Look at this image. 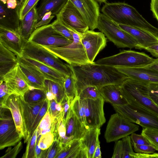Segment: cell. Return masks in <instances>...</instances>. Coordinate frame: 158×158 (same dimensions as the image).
<instances>
[{"instance_id": "cell-1", "label": "cell", "mask_w": 158, "mask_h": 158, "mask_svg": "<svg viewBox=\"0 0 158 158\" xmlns=\"http://www.w3.org/2000/svg\"><path fill=\"white\" fill-rule=\"evenodd\" d=\"M69 65L75 80L76 96L86 87H100L110 84L121 85L128 78L115 67L98 64L94 62L85 65Z\"/></svg>"}, {"instance_id": "cell-2", "label": "cell", "mask_w": 158, "mask_h": 158, "mask_svg": "<svg viewBox=\"0 0 158 158\" xmlns=\"http://www.w3.org/2000/svg\"><path fill=\"white\" fill-rule=\"evenodd\" d=\"M102 13L118 24L142 28L158 35V28L148 22L133 6L124 2H106Z\"/></svg>"}, {"instance_id": "cell-3", "label": "cell", "mask_w": 158, "mask_h": 158, "mask_svg": "<svg viewBox=\"0 0 158 158\" xmlns=\"http://www.w3.org/2000/svg\"><path fill=\"white\" fill-rule=\"evenodd\" d=\"M126 99L128 102L127 104L112 105L116 112L143 128L158 130V114L134 100Z\"/></svg>"}, {"instance_id": "cell-4", "label": "cell", "mask_w": 158, "mask_h": 158, "mask_svg": "<svg viewBox=\"0 0 158 158\" xmlns=\"http://www.w3.org/2000/svg\"><path fill=\"white\" fill-rule=\"evenodd\" d=\"M68 28L70 30L73 36L72 43L62 47H44L69 64L81 65L93 63L89 61L81 42L82 33L71 28Z\"/></svg>"}, {"instance_id": "cell-5", "label": "cell", "mask_w": 158, "mask_h": 158, "mask_svg": "<svg viewBox=\"0 0 158 158\" xmlns=\"http://www.w3.org/2000/svg\"><path fill=\"white\" fill-rule=\"evenodd\" d=\"M97 28L118 48H136L138 46L133 37L102 13L98 17Z\"/></svg>"}, {"instance_id": "cell-6", "label": "cell", "mask_w": 158, "mask_h": 158, "mask_svg": "<svg viewBox=\"0 0 158 158\" xmlns=\"http://www.w3.org/2000/svg\"><path fill=\"white\" fill-rule=\"evenodd\" d=\"M23 55L50 66L65 76L72 72L68 64L64 63L61 59L44 47L30 42H24Z\"/></svg>"}, {"instance_id": "cell-7", "label": "cell", "mask_w": 158, "mask_h": 158, "mask_svg": "<svg viewBox=\"0 0 158 158\" xmlns=\"http://www.w3.org/2000/svg\"><path fill=\"white\" fill-rule=\"evenodd\" d=\"M155 60L147 54L131 50H123L111 56L94 62L97 64L114 67H140L148 65Z\"/></svg>"}, {"instance_id": "cell-8", "label": "cell", "mask_w": 158, "mask_h": 158, "mask_svg": "<svg viewBox=\"0 0 158 158\" xmlns=\"http://www.w3.org/2000/svg\"><path fill=\"white\" fill-rule=\"evenodd\" d=\"M148 85L128 78L120 86L125 98L134 100L158 114V106L148 96Z\"/></svg>"}, {"instance_id": "cell-9", "label": "cell", "mask_w": 158, "mask_h": 158, "mask_svg": "<svg viewBox=\"0 0 158 158\" xmlns=\"http://www.w3.org/2000/svg\"><path fill=\"white\" fill-rule=\"evenodd\" d=\"M139 127L138 125L116 112L110 118L105 132V138L107 143L116 141L137 131Z\"/></svg>"}, {"instance_id": "cell-10", "label": "cell", "mask_w": 158, "mask_h": 158, "mask_svg": "<svg viewBox=\"0 0 158 158\" xmlns=\"http://www.w3.org/2000/svg\"><path fill=\"white\" fill-rule=\"evenodd\" d=\"M0 149L14 146L22 138L18 133L10 110L0 106Z\"/></svg>"}, {"instance_id": "cell-11", "label": "cell", "mask_w": 158, "mask_h": 158, "mask_svg": "<svg viewBox=\"0 0 158 158\" xmlns=\"http://www.w3.org/2000/svg\"><path fill=\"white\" fill-rule=\"evenodd\" d=\"M28 41L43 47H62L73 42L56 31L51 23L36 29L31 35Z\"/></svg>"}, {"instance_id": "cell-12", "label": "cell", "mask_w": 158, "mask_h": 158, "mask_svg": "<svg viewBox=\"0 0 158 158\" xmlns=\"http://www.w3.org/2000/svg\"><path fill=\"white\" fill-rule=\"evenodd\" d=\"M56 16L63 24L77 32L83 33L89 28L81 14L70 0Z\"/></svg>"}, {"instance_id": "cell-13", "label": "cell", "mask_w": 158, "mask_h": 158, "mask_svg": "<svg viewBox=\"0 0 158 158\" xmlns=\"http://www.w3.org/2000/svg\"><path fill=\"white\" fill-rule=\"evenodd\" d=\"M85 125L87 128L100 127L106 122L103 107L105 101L101 96L95 100H83Z\"/></svg>"}, {"instance_id": "cell-14", "label": "cell", "mask_w": 158, "mask_h": 158, "mask_svg": "<svg viewBox=\"0 0 158 158\" xmlns=\"http://www.w3.org/2000/svg\"><path fill=\"white\" fill-rule=\"evenodd\" d=\"M81 41L89 61L94 62L96 56L106 45V38L102 32L88 30L82 33Z\"/></svg>"}, {"instance_id": "cell-15", "label": "cell", "mask_w": 158, "mask_h": 158, "mask_svg": "<svg viewBox=\"0 0 158 158\" xmlns=\"http://www.w3.org/2000/svg\"><path fill=\"white\" fill-rule=\"evenodd\" d=\"M81 14L89 29L97 28L98 21L100 13L99 6L95 0H70Z\"/></svg>"}, {"instance_id": "cell-16", "label": "cell", "mask_w": 158, "mask_h": 158, "mask_svg": "<svg viewBox=\"0 0 158 158\" xmlns=\"http://www.w3.org/2000/svg\"><path fill=\"white\" fill-rule=\"evenodd\" d=\"M8 108L10 110L17 131L23 138L24 143L27 142V133L25 128L19 100V95L13 93L7 98L5 104L0 106Z\"/></svg>"}, {"instance_id": "cell-17", "label": "cell", "mask_w": 158, "mask_h": 158, "mask_svg": "<svg viewBox=\"0 0 158 158\" xmlns=\"http://www.w3.org/2000/svg\"><path fill=\"white\" fill-rule=\"evenodd\" d=\"M18 64L23 76L30 88L44 89L45 77L35 66L17 57Z\"/></svg>"}, {"instance_id": "cell-18", "label": "cell", "mask_w": 158, "mask_h": 158, "mask_svg": "<svg viewBox=\"0 0 158 158\" xmlns=\"http://www.w3.org/2000/svg\"><path fill=\"white\" fill-rule=\"evenodd\" d=\"M0 80L5 81L12 93L23 95L30 88L21 73L18 64L0 78Z\"/></svg>"}, {"instance_id": "cell-19", "label": "cell", "mask_w": 158, "mask_h": 158, "mask_svg": "<svg viewBox=\"0 0 158 158\" xmlns=\"http://www.w3.org/2000/svg\"><path fill=\"white\" fill-rule=\"evenodd\" d=\"M24 43L19 33L0 27V43L17 57H21L23 55Z\"/></svg>"}, {"instance_id": "cell-20", "label": "cell", "mask_w": 158, "mask_h": 158, "mask_svg": "<svg viewBox=\"0 0 158 158\" xmlns=\"http://www.w3.org/2000/svg\"><path fill=\"white\" fill-rule=\"evenodd\" d=\"M115 67L132 79L148 84L158 83V72L154 70L142 67Z\"/></svg>"}, {"instance_id": "cell-21", "label": "cell", "mask_w": 158, "mask_h": 158, "mask_svg": "<svg viewBox=\"0 0 158 158\" xmlns=\"http://www.w3.org/2000/svg\"><path fill=\"white\" fill-rule=\"evenodd\" d=\"M118 25L121 29L127 32L136 40L138 44L136 49H144L145 48L158 43V35L139 28Z\"/></svg>"}, {"instance_id": "cell-22", "label": "cell", "mask_w": 158, "mask_h": 158, "mask_svg": "<svg viewBox=\"0 0 158 158\" xmlns=\"http://www.w3.org/2000/svg\"><path fill=\"white\" fill-rule=\"evenodd\" d=\"M66 136L62 146L75 140H81L87 128L81 123L71 109L65 122Z\"/></svg>"}, {"instance_id": "cell-23", "label": "cell", "mask_w": 158, "mask_h": 158, "mask_svg": "<svg viewBox=\"0 0 158 158\" xmlns=\"http://www.w3.org/2000/svg\"><path fill=\"white\" fill-rule=\"evenodd\" d=\"M0 27L19 33L20 20L19 10L20 6L14 9L8 8L6 4L0 2Z\"/></svg>"}, {"instance_id": "cell-24", "label": "cell", "mask_w": 158, "mask_h": 158, "mask_svg": "<svg viewBox=\"0 0 158 158\" xmlns=\"http://www.w3.org/2000/svg\"><path fill=\"white\" fill-rule=\"evenodd\" d=\"M19 100L27 131V142L31 126L44 101L37 103H28L24 101L21 95H19Z\"/></svg>"}, {"instance_id": "cell-25", "label": "cell", "mask_w": 158, "mask_h": 158, "mask_svg": "<svg viewBox=\"0 0 158 158\" xmlns=\"http://www.w3.org/2000/svg\"><path fill=\"white\" fill-rule=\"evenodd\" d=\"M98 88L105 101L117 106L128 103L122 91L120 85L110 84Z\"/></svg>"}, {"instance_id": "cell-26", "label": "cell", "mask_w": 158, "mask_h": 158, "mask_svg": "<svg viewBox=\"0 0 158 158\" xmlns=\"http://www.w3.org/2000/svg\"><path fill=\"white\" fill-rule=\"evenodd\" d=\"M36 6L33 7L20 21L19 33L24 42L28 41L35 30V27L37 23Z\"/></svg>"}, {"instance_id": "cell-27", "label": "cell", "mask_w": 158, "mask_h": 158, "mask_svg": "<svg viewBox=\"0 0 158 158\" xmlns=\"http://www.w3.org/2000/svg\"><path fill=\"white\" fill-rule=\"evenodd\" d=\"M21 57L36 67L46 78L63 84L65 76L55 69L35 60L23 55Z\"/></svg>"}, {"instance_id": "cell-28", "label": "cell", "mask_w": 158, "mask_h": 158, "mask_svg": "<svg viewBox=\"0 0 158 158\" xmlns=\"http://www.w3.org/2000/svg\"><path fill=\"white\" fill-rule=\"evenodd\" d=\"M68 0H42L39 6L37 8V23L48 12H51L52 15L57 16L65 6Z\"/></svg>"}, {"instance_id": "cell-29", "label": "cell", "mask_w": 158, "mask_h": 158, "mask_svg": "<svg viewBox=\"0 0 158 158\" xmlns=\"http://www.w3.org/2000/svg\"><path fill=\"white\" fill-rule=\"evenodd\" d=\"M17 56L0 43V78L18 64Z\"/></svg>"}, {"instance_id": "cell-30", "label": "cell", "mask_w": 158, "mask_h": 158, "mask_svg": "<svg viewBox=\"0 0 158 158\" xmlns=\"http://www.w3.org/2000/svg\"><path fill=\"white\" fill-rule=\"evenodd\" d=\"M100 129L97 128H87L84 135L81 139V144L86 151L87 158H93L97 143L99 140Z\"/></svg>"}, {"instance_id": "cell-31", "label": "cell", "mask_w": 158, "mask_h": 158, "mask_svg": "<svg viewBox=\"0 0 158 158\" xmlns=\"http://www.w3.org/2000/svg\"><path fill=\"white\" fill-rule=\"evenodd\" d=\"M44 89L48 100L55 99L58 102L61 103L66 98L63 84L45 78Z\"/></svg>"}, {"instance_id": "cell-32", "label": "cell", "mask_w": 158, "mask_h": 158, "mask_svg": "<svg viewBox=\"0 0 158 158\" xmlns=\"http://www.w3.org/2000/svg\"><path fill=\"white\" fill-rule=\"evenodd\" d=\"M22 96L24 101L28 103H37L47 98L44 89L32 88L27 91Z\"/></svg>"}, {"instance_id": "cell-33", "label": "cell", "mask_w": 158, "mask_h": 158, "mask_svg": "<svg viewBox=\"0 0 158 158\" xmlns=\"http://www.w3.org/2000/svg\"><path fill=\"white\" fill-rule=\"evenodd\" d=\"M63 85L66 97L71 104L76 95L75 80L72 71L69 75L65 76Z\"/></svg>"}, {"instance_id": "cell-34", "label": "cell", "mask_w": 158, "mask_h": 158, "mask_svg": "<svg viewBox=\"0 0 158 158\" xmlns=\"http://www.w3.org/2000/svg\"><path fill=\"white\" fill-rule=\"evenodd\" d=\"M81 140H75L63 145L56 158H71L73 155L81 145Z\"/></svg>"}, {"instance_id": "cell-35", "label": "cell", "mask_w": 158, "mask_h": 158, "mask_svg": "<svg viewBox=\"0 0 158 158\" xmlns=\"http://www.w3.org/2000/svg\"><path fill=\"white\" fill-rule=\"evenodd\" d=\"M70 109L80 121L85 126L83 100L76 97L71 102Z\"/></svg>"}, {"instance_id": "cell-36", "label": "cell", "mask_w": 158, "mask_h": 158, "mask_svg": "<svg viewBox=\"0 0 158 158\" xmlns=\"http://www.w3.org/2000/svg\"><path fill=\"white\" fill-rule=\"evenodd\" d=\"M101 96H102L98 87L94 86H89L82 89L76 97H78L81 100H95Z\"/></svg>"}, {"instance_id": "cell-37", "label": "cell", "mask_w": 158, "mask_h": 158, "mask_svg": "<svg viewBox=\"0 0 158 158\" xmlns=\"http://www.w3.org/2000/svg\"><path fill=\"white\" fill-rule=\"evenodd\" d=\"M52 118L48 109L37 129V137L51 131Z\"/></svg>"}, {"instance_id": "cell-38", "label": "cell", "mask_w": 158, "mask_h": 158, "mask_svg": "<svg viewBox=\"0 0 158 158\" xmlns=\"http://www.w3.org/2000/svg\"><path fill=\"white\" fill-rule=\"evenodd\" d=\"M62 148L60 142L58 140L55 139L49 148L43 150L40 158H56Z\"/></svg>"}, {"instance_id": "cell-39", "label": "cell", "mask_w": 158, "mask_h": 158, "mask_svg": "<svg viewBox=\"0 0 158 158\" xmlns=\"http://www.w3.org/2000/svg\"><path fill=\"white\" fill-rule=\"evenodd\" d=\"M37 140L36 130L28 139L25 152L22 158H35V148Z\"/></svg>"}, {"instance_id": "cell-40", "label": "cell", "mask_w": 158, "mask_h": 158, "mask_svg": "<svg viewBox=\"0 0 158 158\" xmlns=\"http://www.w3.org/2000/svg\"><path fill=\"white\" fill-rule=\"evenodd\" d=\"M141 134L158 151V130L143 128Z\"/></svg>"}, {"instance_id": "cell-41", "label": "cell", "mask_w": 158, "mask_h": 158, "mask_svg": "<svg viewBox=\"0 0 158 158\" xmlns=\"http://www.w3.org/2000/svg\"><path fill=\"white\" fill-rule=\"evenodd\" d=\"M48 101L46 98L44 100L42 107L32 124L29 134L28 139L32 136L34 132L36 130L40 122L46 113L48 109Z\"/></svg>"}, {"instance_id": "cell-42", "label": "cell", "mask_w": 158, "mask_h": 158, "mask_svg": "<svg viewBox=\"0 0 158 158\" xmlns=\"http://www.w3.org/2000/svg\"><path fill=\"white\" fill-rule=\"evenodd\" d=\"M54 29L62 36L73 41V37L70 30L57 19L51 23Z\"/></svg>"}, {"instance_id": "cell-43", "label": "cell", "mask_w": 158, "mask_h": 158, "mask_svg": "<svg viewBox=\"0 0 158 158\" xmlns=\"http://www.w3.org/2000/svg\"><path fill=\"white\" fill-rule=\"evenodd\" d=\"M54 140V135L51 131L41 135L38 141L39 146L43 150L49 148Z\"/></svg>"}, {"instance_id": "cell-44", "label": "cell", "mask_w": 158, "mask_h": 158, "mask_svg": "<svg viewBox=\"0 0 158 158\" xmlns=\"http://www.w3.org/2000/svg\"><path fill=\"white\" fill-rule=\"evenodd\" d=\"M123 155L122 158H132L135 153L133 149L130 136L128 135L122 138Z\"/></svg>"}, {"instance_id": "cell-45", "label": "cell", "mask_w": 158, "mask_h": 158, "mask_svg": "<svg viewBox=\"0 0 158 158\" xmlns=\"http://www.w3.org/2000/svg\"><path fill=\"white\" fill-rule=\"evenodd\" d=\"M39 0H24L19 10V17L22 20L26 15L29 11L37 4Z\"/></svg>"}, {"instance_id": "cell-46", "label": "cell", "mask_w": 158, "mask_h": 158, "mask_svg": "<svg viewBox=\"0 0 158 158\" xmlns=\"http://www.w3.org/2000/svg\"><path fill=\"white\" fill-rule=\"evenodd\" d=\"M48 101V109L52 118L63 113V108L61 103L58 102L55 99Z\"/></svg>"}, {"instance_id": "cell-47", "label": "cell", "mask_w": 158, "mask_h": 158, "mask_svg": "<svg viewBox=\"0 0 158 158\" xmlns=\"http://www.w3.org/2000/svg\"><path fill=\"white\" fill-rule=\"evenodd\" d=\"M23 148V143L19 141L12 148L9 147L6 150L5 154L0 158H15Z\"/></svg>"}, {"instance_id": "cell-48", "label": "cell", "mask_w": 158, "mask_h": 158, "mask_svg": "<svg viewBox=\"0 0 158 158\" xmlns=\"http://www.w3.org/2000/svg\"><path fill=\"white\" fill-rule=\"evenodd\" d=\"M0 106L4 105L9 96L12 93L9 89L6 83L0 80Z\"/></svg>"}, {"instance_id": "cell-49", "label": "cell", "mask_w": 158, "mask_h": 158, "mask_svg": "<svg viewBox=\"0 0 158 158\" xmlns=\"http://www.w3.org/2000/svg\"><path fill=\"white\" fill-rule=\"evenodd\" d=\"M134 150L136 153L143 154H152L156 151L155 148L151 145H139L132 144Z\"/></svg>"}, {"instance_id": "cell-50", "label": "cell", "mask_w": 158, "mask_h": 158, "mask_svg": "<svg viewBox=\"0 0 158 158\" xmlns=\"http://www.w3.org/2000/svg\"><path fill=\"white\" fill-rule=\"evenodd\" d=\"M148 96L158 106V83L148 84Z\"/></svg>"}, {"instance_id": "cell-51", "label": "cell", "mask_w": 158, "mask_h": 158, "mask_svg": "<svg viewBox=\"0 0 158 158\" xmlns=\"http://www.w3.org/2000/svg\"><path fill=\"white\" fill-rule=\"evenodd\" d=\"M130 136L132 144L151 145L147 139L142 134H137L134 132L131 134Z\"/></svg>"}, {"instance_id": "cell-52", "label": "cell", "mask_w": 158, "mask_h": 158, "mask_svg": "<svg viewBox=\"0 0 158 158\" xmlns=\"http://www.w3.org/2000/svg\"><path fill=\"white\" fill-rule=\"evenodd\" d=\"M55 16L52 15L51 12L46 13L41 19L36 24L35 27V30L38 27L48 24Z\"/></svg>"}, {"instance_id": "cell-53", "label": "cell", "mask_w": 158, "mask_h": 158, "mask_svg": "<svg viewBox=\"0 0 158 158\" xmlns=\"http://www.w3.org/2000/svg\"><path fill=\"white\" fill-rule=\"evenodd\" d=\"M123 155V144L122 140L117 141L114 146L112 158H122Z\"/></svg>"}, {"instance_id": "cell-54", "label": "cell", "mask_w": 158, "mask_h": 158, "mask_svg": "<svg viewBox=\"0 0 158 158\" xmlns=\"http://www.w3.org/2000/svg\"><path fill=\"white\" fill-rule=\"evenodd\" d=\"M150 10L158 22V0H151Z\"/></svg>"}, {"instance_id": "cell-55", "label": "cell", "mask_w": 158, "mask_h": 158, "mask_svg": "<svg viewBox=\"0 0 158 158\" xmlns=\"http://www.w3.org/2000/svg\"><path fill=\"white\" fill-rule=\"evenodd\" d=\"M153 56L158 58V43L153 44L144 48Z\"/></svg>"}, {"instance_id": "cell-56", "label": "cell", "mask_w": 158, "mask_h": 158, "mask_svg": "<svg viewBox=\"0 0 158 158\" xmlns=\"http://www.w3.org/2000/svg\"><path fill=\"white\" fill-rule=\"evenodd\" d=\"M158 158V153L146 154L135 152L132 156V158Z\"/></svg>"}, {"instance_id": "cell-57", "label": "cell", "mask_w": 158, "mask_h": 158, "mask_svg": "<svg viewBox=\"0 0 158 158\" xmlns=\"http://www.w3.org/2000/svg\"><path fill=\"white\" fill-rule=\"evenodd\" d=\"M142 67L158 72V58L155 59V60L152 63Z\"/></svg>"}, {"instance_id": "cell-58", "label": "cell", "mask_w": 158, "mask_h": 158, "mask_svg": "<svg viewBox=\"0 0 158 158\" xmlns=\"http://www.w3.org/2000/svg\"><path fill=\"white\" fill-rule=\"evenodd\" d=\"M6 4L8 8L14 9L19 5L21 6L17 0H7Z\"/></svg>"}, {"instance_id": "cell-59", "label": "cell", "mask_w": 158, "mask_h": 158, "mask_svg": "<svg viewBox=\"0 0 158 158\" xmlns=\"http://www.w3.org/2000/svg\"><path fill=\"white\" fill-rule=\"evenodd\" d=\"M101 152L100 147V142L99 140L97 143L94 154L93 158H101Z\"/></svg>"}, {"instance_id": "cell-60", "label": "cell", "mask_w": 158, "mask_h": 158, "mask_svg": "<svg viewBox=\"0 0 158 158\" xmlns=\"http://www.w3.org/2000/svg\"><path fill=\"white\" fill-rule=\"evenodd\" d=\"M97 2L100 3H105L106 2L107 0H95Z\"/></svg>"}, {"instance_id": "cell-61", "label": "cell", "mask_w": 158, "mask_h": 158, "mask_svg": "<svg viewBox=\"0 0 158 158\" xmlns=\"http://www.w3.org/2000/svg\"><path fill=\"white\" fill-rule=\"evenodd\" d=\"M0 2H2L4 4H6V3L7 1V0H0Z\"/></svg>"}, {"instance_id": "cell-62", "label": "cell", "mask_w": 158, "mask_h": 158, "mask_svg": "<svg viewBox=\"0 0 158 158\" xmlns=\"http://www.w3.org/2000/svg\"><path fill=\"white\" fill-rule=\"evenodd\" d=\"M20 4L21 5L24 0H17Z\"/></svg>"}]
</instances>
